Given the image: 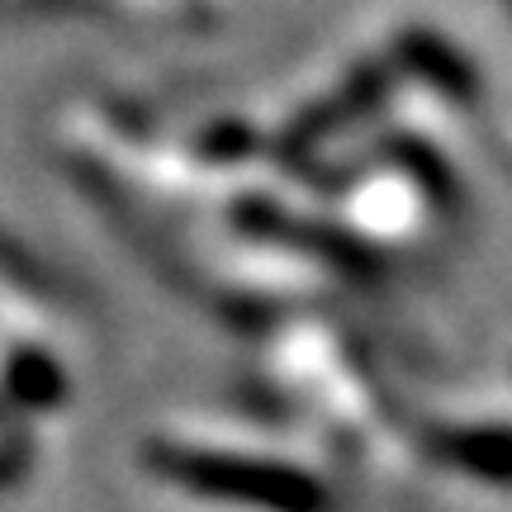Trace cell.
<instances>
[{"label":"cell","instance_id":"1","mask_svg":"<svg viewBox=\"0 0 512 512\" xmlns=\"http://www.w3.org/2000/svg\"><path fill=\"white\" fill-rule=\"evenodd\" d=\"M166 479H176L185 489H195L204 498H223L238 508H261V512H323L328 494L313 484L309 475H299L290 465H271V460H238L223 451H166L157 460Z\"/></svg>","mask_w":512,"mask_h":512}]
</instances>
